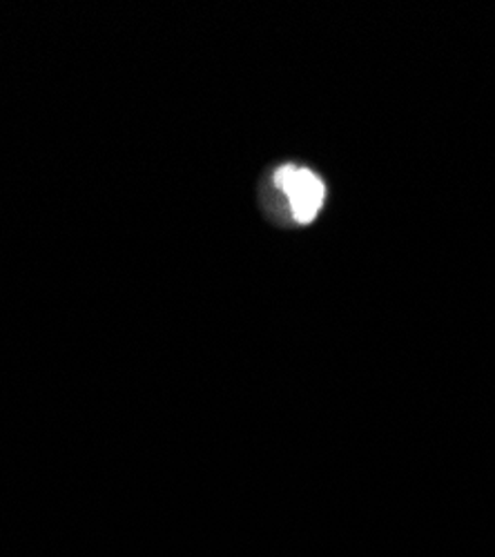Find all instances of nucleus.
I'll use <instances>...</instances> for the list:
<instances>
[{"label": "nucleus", "mask_w": 495, "mask_h": 557, "mask_svg": "<svg viewBox=\"0 0 495 557\" xmlns=\"http://www.w3.org/2000/svg\"><path fill=\"white\" fill-rule=\"evenodd\" d=\"M275 185L282 195H286L290 214L299 223H310L320 214L324 203V183L322 178L299 165H284L275 172Z\"/></svg>", "instance_id": "nucleus-1"}]
</instances>
